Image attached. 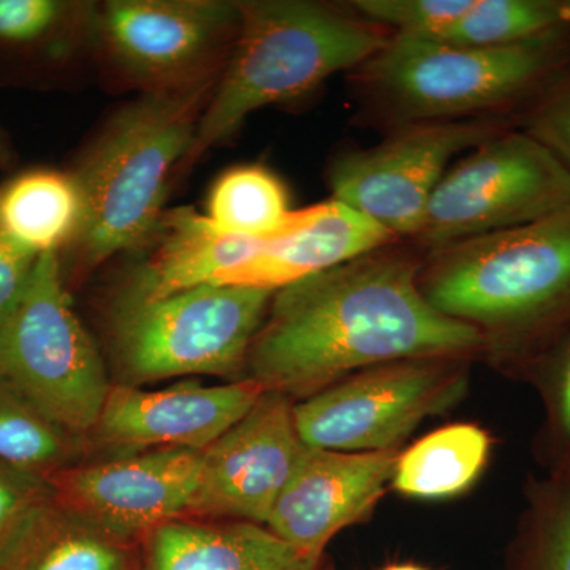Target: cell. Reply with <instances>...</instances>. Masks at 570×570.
<instances>
[{"label": "cell", "mask_w": 570, "mask_h": 570, "mask_svg": "<svg viewBox=\"0 0 570 570\" xmlns=\"http://www.w3.org/2000/svg\"><path fill=\"white\" fill-rule=\"evenodd\" d=\"M570 171V71H564L528 116L527 129Z\"/></svg>", "instance_id": "f1b7e54d"}, {"label": "cell", "mask_w": 570, "mask_h": 570, "mask_svg": "<svg viewBox=\"0 0 570 570\" xmlns=\"http://www.w3.org/2000/svg\"><path fill=\"white\" fill-rule=\"evenodd\" d=\"M50 497L47 478L0 464V553L29 513Z\"/></svg>", "instance_id": "f546056e"}, {"label": "cell", "mask_w": 570, "mask_h": 570, "mask_svg": "<svg viewBox=\"0 0 570 570\" xmlns=\"http://www.w3.org/2000/svg\"><path fill=\"white\" fill-rule=\"evenodd\" d=\"M294 406L283 393L265 392L245 417L202 452L187 520L265 527L306 448L296 431Z\"/></svg>", "instance_id": "4fadbf2b"}, {"label": "cell", "mask_w": 570, "mask_h": 570, "mask_svg": "<svg viewBox=\"0 0 570 570\" xmlns=\"http://www.w3.org/2000/svg\"><path fill=\"white\" fill-rule=\"evenodd\" d=\"M569 26L558 0H474L461 20L436 41L471 48H497L534 39Z\"/></svg>", "instance_id": "d4e9b609"}, {"label": "cell", "mask_w": 570, "mask_h": 570, "mask_svg": "<svg viewBox=\"0 0 570 570\" xmlns=\"http://www.w3.org/2000/svg\"><path fill=\"white\" fill-rule=\"evenodd\" d=\"M569 29L497 48L392 36L354 78L396 127L478 119L547 91L564 73Z\"/></svg>", "instance_id": "5b68a950"}, {"label": "cell", "mask_w": 570, "mask_h": 570, "mask_svg": "<svg viewBox=\"0 0 570 570\" xmlns=\"http://www.w3.org/2000/svg\"><path fill=\"white\" fill-rule=\"evenodd\" d=\"M81 213L77 183L62 171H26L0 194V232L37 257L70 246Z\"/></svg>", "instance_id": "ffe728a7"}, {"label": "cell", "mask_w": 570, "mask_h": 570, "mask_svg": "<svg viewBox=\"0 0 570 570\" xmlns=\"http://www.w3.org/2000/svg\"><path fill=\"white\" fill-rule=\"evenodd\" d=\"M291 213L287 189L273 171L239 165L214 183L206 217L224 234L265 239L283 227Z\"/></svg>", "instance_id": "603a6c76"}, {"label": "cell", "mask_w": 570, "mask_h": 570, "mask_svg": "<svg viewBox=\"0 0 570 570\" xmlns=\"http://www.w3.org/2000/svg\"><path fill=\"white\" fill-rule=\"evenodd\" d=\"M422 261L395 245L273 295L245 379L303 401L370 367L485 354L472 326L444 316L419 288Z\"/></svg>", "instance_id": "6da1fadb"}, {"label": "cell", "mask_w": 570, "mask_h": 570, "mask_svg": "<svg viewBox=\"0 0 570 570\" xmlns=\"http://www.w3.org/2000/svg\"><path fill=\"white\" fill-rule=\"evenodd\" d=\"M217 81L140 94L94 138L71 171L82 208L70 245L78 273L88 275L108 258L151 238L165 214L168 187L193 146Z\"/></svg>", "instance_id": "3957f363"}, {"label": "cell", "mask_w": 570, "mask_h": 570, "mask_svg": "<svg viewBox=\"0 0 570 570\" xmlns=\"http://www.w3.org/2000/svg\"><path fill=\"white\" fill-rule=\"evenodd\" d=\"M0 570H141L140 547L105 534L51 491L0 553Z\"/></svg>", "instance_id": "d6986e66"}, {"label": "cell", "mask_w": 570, "mask_h": 570, "mask_svg": "<svg viewBox=\"0 0 570 570\" xmlns=\"http://www.w3.org/2000/svg\"><path fill=\"white\" fill-rule=\"evenodd\" d=\"M238 29V2L108 0L94 6L89 43L124 88L171 92L219 80Z\"/></svg>", "instance_id": "ba28073f"}, {"label": "cell", "mask_w": 570, "mask_h": 570, "mask_svg": "<svg viewBox=\"0 0 570 570\" xmlns=\"http://www.w3.org/2000/svg\"><path fill=\"white\" fill-rule=\"evenodd\" d=\"M94 6L61 0H0V43L36 47L70 36L91 41Z\"/></svg>", "instance_id": "4316f807"}, {"label": "cell", "mask_w": 570, "mask_h": 570, "mask_svg": "<svg viewBox=\"0 0 570 570\" xmlns=\"http://www.w3.org/2000/svg\"><path fill=\"white\" fill-rule=\"evenodd\" d=\"M261 242L224 234L206 214L194 208L165 213L146 243H151V253L129 276L116 302H154L202 285L219 284L257 253Z\"/></svg>", "instance_id": "e0dca14e"}, {"label": "cell", "mask_w": 570, "mask_h": 570, "mask_svg": "<svg viewBox=\"0 0 570 570\" xmlns=\"http://www.w3.org/2000/svg\"><path fill=\"white\" fill-rule=\"evenodd\" d=\"M396 243L381 225L330 198L292 209L283 227L262 239L257 253L219 284L277 292Z\"/></svg>", "instance_id": "2e32d148"}, {"label": "cell", "mask_w": 570, "mask_h": 570, "mask_svg": "<svg viewBox=\"0 0 570 570\" xmlns=\"http://www.w3.org/2000/svg\"><path fill=\"white\" fill-rule=\"evenodd\" d=\"M275 294L208 284L154 302H115L110 341L116 384L140 387L179 376L242 381Z\"/></svg>", "instance_id": "8992f818"}, {"label": "cell", "mask_w": 570, "mask_h": 570, "mask_svg": "<svg viewBox=\"0 0 570 570\" xmlns=\"http://www.w3.org/2000/svg\"><path fill=\"white\" fill-rule=\"evenodd\" d=\"M141 570H321L262 524L175 520L140 543Z\"/></svg>", "instance_id": "ac0fdd59"}, {"label": "cell", "mask_w": 570, "mask_h": 570, "mask_svg": "<svg viewBox=\"0 0 570 570\" xmlns=\"http://www.w3.org/2000/svg\"><path fill=\"white\" fill-rule=\"evenodd\" d=\"M352 6L360 17L393 36L431 40L461 20L474 0H356Z\"/></svg>", "instance_id": "83f0119b"}, {"label": "cell", "mask_w": 570, "mask_h": 570, "mask_svg": "<svg viewBox=\"0 0 570 570\" xmlns=\"http://www.w3.org/2000/svg\"><path fill=\"white\" fill-rule=\"evenodd\" d=\"M493 439L474 423H452L400 452L392 487L403 497L438 501L474 485L489 464Z\"/></svg>", "instance_id": "44dd1931"}, {"label": "cell", "mask_w": 570, "mask_h": 570, "mask_svg": "<svg viewBox=\"0 0 570 570\" xmlns=\"http://www.w3.org/2000/svg\"><path fill=\"white\" fill-rule=\"evenodd\" d=\"M570 208V171L530 134L499 132L438 184L415 243L441 247L538 223Z\"/></svg>", "instance_id": "9c48e42d"}, {"label": "cell", "mask_w": 570, "mask_h": 570, "mask_svg": "<svg viewBox=\"0 0 570 570\" xmlns=\"http://www.w3.org/2000/svg\"><path fill=\"white\" fill-rule=\"evenodd\" d=\"M524 382L538 390L542 403L535 460L546 474L570 478V328L532 365Z\"/></svg>", "instance_id": "484cf974"}, {"label": "cell", "mask_w": 570, "mask_h": 570, "mask_svg": "<svg viewBox=\"0 0 570 570\" xmlns=\"http://www.w3.org/2000/svg\"><path fill=\"white\" fill-rule=\"evenodd\" d=\"M39 257L0 232V321L20 299Z\"/></svg>", "instance_id": "4dcf8cb0"}, {"label": "cell", "mask_w": 570, "mask_h": 570, "mask_svg": "<svg viewBox=\"0 0 570 570\" xmlns=\"http://www.w3.org/2000/svg\"><path fill=\"white\" fill-rule=\"evenodd\" d=\"M88 442L70 436L0 382V464L50 478L85 453Z\"/></svg>", "instance_id": "cb8c5ba5"}, {"label": "cell", "mask_w": 570, "mask_h": 570, "mask_svg": "<svg viewBox=\"0 0 570 570\" xmlns=\"http://www.w3.org/2000/svg\"><path fill=\"white\" fill-rule=\"evenodd\" d=\"M469 360H401L352 374L298 401L294 419L307 448L337 452L400 449L428 417L464 396Z\"/></svg>", "instance_id": "30bf717a"}, {"label": "cell", "mask_w": 570, "mask_h": 570, "mask_svg": "<svg viewBox=\"0 0 570 570\" xmlns=\"http://www.w3.org/2000/svg\"><path fill=\"white\" fill-rule=\"evenodd\" d=\"M502 132L497 122H412L381 145L341 154L328 170L335 200L351 206L400 238H415L431 195L456 154Z\"/></svg>", "instance_id": "8fae6325"}, {"label": "cell", "mask_w": 570, "mask_h": 570, "mask_svg": "<svg viewBox=\"0 0 570 570\" xmlns=\"http://www.w3.org/2000/svg\"><path fill=\"white\" fill-rule=\"evenodd\" d=\"M234 50L176 174H186L247 116L305 97L355 70L393 33L356 11L307 0H242Z\"/></svg>", "instance_id": "277c9868"}, {"label": "cell", "mask_w": 570, "mask_h": 570, "mask_svg": "<svg viewBox=\"0 0 570 570\" xmlns=\"http://www.w3.org/2000/svg\"><path fill=\"white\" fill-rule=\"evenodd\" d=\"M249 379L204 387L197 384L148 392L111 384L91 436L118 456L157 449L205 452L264 395Z\"/></svg>", "instance_id": "5bb4252c"}, {"label": "cell", "mask_w": 570, "mask_h": 570, "mask_svg": "<svg viewBox=\"0 0 570 570\" xmlns=\"http://www.w3.org/2000/svg\"><path fill=\"white\" fill-rule=\"evenodd\" d=\"M379 570H430L426 568H422V566L415 564H390L387 568H382Z\"/></svg>", "instance_id": "1f68e13d"}, {"label": "cell", "mask_w": 570, "mask_h": 570, "mask_svg": "<svg viewBox=\"0 0 570 570\" xmlns=\"http://www.w3.org/2000/svg\"><path fill=\"white\" fill-rule=\"evenodd\" d=\"M562 13H564V20L570 26V0H562Z\"/></svg>", "instance_id": "d6a6232c"}, {"label": "cell", "mask_w": 570, "mask_h": 570, "mask_svg": "<svg viewBox=\"0 0 570 570\" xmlns=\"http://www.w3.org/2000/svg\"><path fill=\"white\" fill-rule=\"evenodd\" d=\"M0 382L88 442L111 384L70 305L59 254L37 258L20 299L0 321Z\"/></svg>", "instance_id": "52a82bcc"}, {"label": "cell", "mask_w": 570, "mask_h": 570, "mask_svg": "<svg viewBox=\"0 0 570 570\" xmlns=\"http://www.w3.org/2000/svg\"><path fill=\"white\" fill-rule=\"evenodd\" d=\"M400 449L305 448L265 527L296 553L322 561L341 531L362 523L392 485Z\"/></svg>", "instance_id": "9a60e30c"}, {"label": "cell", "mask_w": 570, "mask_h": 570, "mask_svg": "<svg viewBox=\"0 0 570 570\" xmlns=\"http://www.w3.org/2000/svg\"><path fill=\"white\" fill-rule=\"evenodd\" d=\"M419 288L482 336L490 363L524 381L570 328V208L428 253Z\"/></svg>", "instance_id": "7a4b0ae2"}, {"label": "cell", "mask_w": 570, "mask_h": 570, "mask_svg": "<svg viewBox=\"0 0 570 570\" xmlns=\"http://www.w3.org/2000/svg\"><path fill=\"white\" fill-rule=\"evenodd\" d=\"M202 452L157 449L69 466L48 478L52 497L105 534L140 547L154 530L186 519Z\"/></svg>", "instance_id": "7c38bea8"}, {"label": "cell", "mask_w": 570, "mask_h": 570, "mask_svg": "<svg viewBox=\"0 0 570 570\" xmlns=\"http://www.w3.org/2000/svg\"><path fill=\"white\" fill-rule=\"evenodd\" d=\"M504 570H570V478H530Z\"/></svg>", "instance_id": "7402d4cb"}]
</instances>
